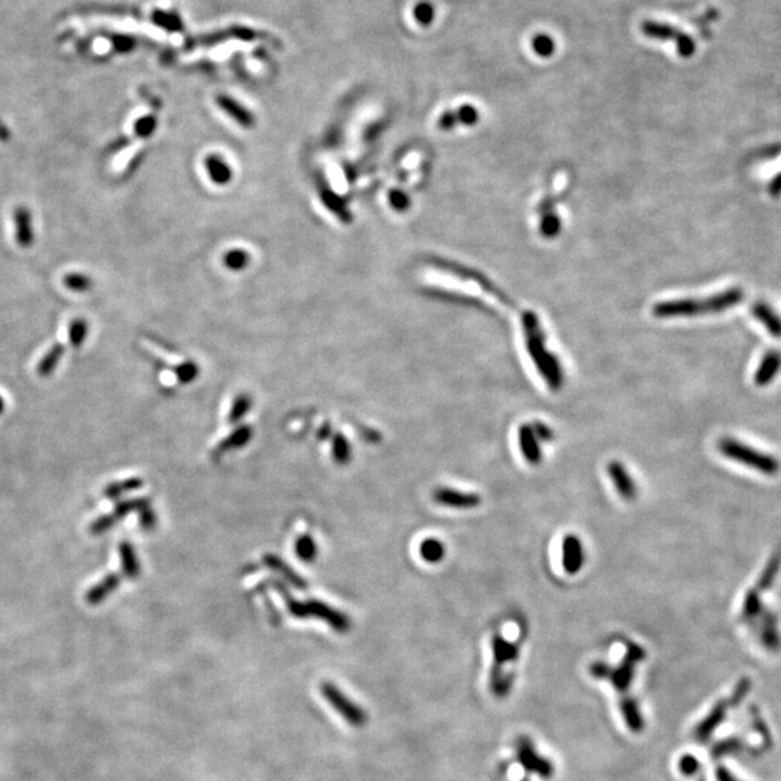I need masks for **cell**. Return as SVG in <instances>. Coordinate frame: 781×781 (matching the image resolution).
I'll return each instance as SVG.
<instances>
[{
    "mask_svg": "<svg viewBox=\"0 0 781 781\" xmlns=\"http://www.w3.org/2000/svg\"><path fill=\"white\" fill-rule=\"evenodd\" d=\"M645 658V651L641 645L628 643L627 644V652L623 658V661L618 664V667H610L606 662H593L589 668L590 675L595 679L608 680L612 683L621 696V712L625 719L627 727L630 730H638L643 727L644 717L641 715L640 706L634 697L628 695L630 686L634 682L637 665Z\"/></svg>",
    "mask_w": 781,
    "mask_h": 781,
    "instance_id": "obj_1",
    "label": "cell"
},
{
    "mask_svg": "<svg viewBox=\"0 0 781 781\" xmlns=\"http://www.w3.org/2000/svg\"><path fill=\"white\" fill-rule=\"evenodd\" d=\"M525 342L527 351L534 361V365L553 393H559L565 385L563 368L550 351L545 348L544 334L534 318L525 321Z\"/></svg>",
    "mask_w": 781,
    "mask_h": 781,
    "instance_id": "obj_2",
    "label": "cell"
},
{
    "mask_svg": "<svg viewBox=\"0 0 781 781\" xmlns=\"http://www.w3.org/2000/svg\"><path fill=\"white\" fill-rule=\"evenodd\" d=\"M744 300V291L741 288H730L723 293L707 297L706 300H676L657 304L654 314L658 317H689L709 313H720Z\"/></svg>",
    "mask_w": 781,
    "mask_h": 781,
    "instance_id": "obj_3",
    "label": "cell"
},
{
    "mask_svg": "<svg viewBox=\"0 0 781 781\" xmlns=\"http://www.w3.org/2000/svg\"><path fill=\"white\" fill-rule=\"evenodd\" d=\"M492 670H490V690L495 696L504 697L511 692L514 675L510 667L520 657V644L505 640L499 633L492 637Z\"/></svg>",
    "mask_w": 781,
    "mask_h": 781,
    "instance_id": "obj_4",
    "label": "cell"
},
{
    "mask_svg": "<svg viewBox=\"0 0 781 781\" xmlns=\"http://www.w3.org/2000/svg\"><path fill=\"white\" fill-rule=\"evenodd\" d=\"M719 452L730 460H734L740 465H744L752 470H757L767 476H774L780 472V462L777 458L762 453L751 445L732 438V437H723L717 443Z\"/></svg>",
    "mask_w": 781,
    "mask_h": 781,
    "instance_id": "obj_5",
    "label": "cell"
},
{
    "mask_svg": "<svg viewBox=\"0 0 781 781\" xmlns=\"http://www.w3.org/2000/svg\"><path fill=\"white\" fill-rule=\"evenodd\" d=\"M748 689H750V682H748L747 679L742 680V682H740V685L737 686V689H735V692H734V695H732L731 697L723 699V700H720L719 703H716V705L710 709L709 715L705 716V717L699 722V725H697V727H696L695 731H693V738H695L696 741H699V742L707 741V740L712 737L713 731H715V730L719 727V725L722 723V720H723L725 717H727V712L731 710L734 706H737V703L747 695Z\"/></svg>",
    "mask_w": 781,
    "mask_h": 781,
    "instance_id": "obj_6",
    "label": "cell"
},
{
    "mask_svg": "<svg viewBox=\"0 0 781 781\" xmlns=\"http://www.w3.org/2000/svg\"><path fill=\"white\" fill-rule=\"evenodd\" d=\"M320 692L326 702L336 710L349 725L355 728H362L368 722V715L365 709H362L359 705L352 702L345 693L341 692L339 687H336L331 683H321Z\"/></svg>",
    "mask_w": 781,
    "mask_h": 781,
    "instance_id": "obj_7",
    "label": "cell"
},
{
    "mask_svg": "<svg viewBox=\"0 0 781 781\" xmlns=\"http://www.w3.org/2000/svg\"><path fill=\"white\" fill-rule=\"evenodd\" d=\"M290 610L296 617L306 618V617H314L320 618L321 621H326L331 628L336 630L338 633H348L351 628L349 620L342 615L341 612L331 609L330 606L311 600L307 603H298V602H290Z\"/></svg>",
    "mask_w": 781,
    "mask_h": 781,
    "instance_id": "obj_8",
    "label": "cell"
},
{
    "mask_svg": "<svg viewBox=\"0 0 781 781\" xmlns=\"http://www.w3.org/2000/svg\"><path fill=\"white\" fill-rule=\"evenodd\" d=\"M433 499L441 507L453 510H473L482 504V498L476 492H463L453 488H437Z\"/></svg>",
    "mask_w": 781,
    "mask_h": 781,
    "instance_id": "obj_9",
    "label": "cell"
},
{
    "mask_svg": "<svg viewBox=\"0 0 781 781\" xmlns=\"http://www.w3.org/2000/svg\"><path fill=\"white\" fill-rule=\"evenodd\" d=\"M517 758L520 761V764L530 772H534L543 778H548L553 775L554 770H553V764L545 760L544 757L538 755L534 745L527 740V738H521L517 744Z\"/></svg>",
    "mask_w": 781,
    "mask_h": 781,
    "instance_id": "obj_10",
    "label": "cell"
},
{
    "mask_svg": "<svg viewBox=\"0 0 781 781\" xmlns=\"http://www.w3.org/2000/svg\"><path fill=\"white\" fill-rule=\"evenodd\" d=\"M562 565L568 575H578L585 565V550L582 540L575 534H568L562 543Z\"/></svg>",
    "mask_w": 781,
    "mask_h": 781,
    "instance_id": "obj_11",
    "label": "cell"
},
{
    "mask_svg": "<svg viewBox=\"0 0 781 781\" xmlns=\"http://www.w3.org/2000/svg\"><path fill=\"white\" fill-rule=\"evenodd\" d=\"M606 472H608V476L610 478L613 486H615L618 495L625 499V500H633L635 499L637 493H638V488L633 479V476L630 475V472L627 470V468L618 462V460H612L608 463L606 466Z\"/></svg>",
    "mask_w": 781,
    "mask_h": 781,
    "instance_id": "obj_12",
    "label": "cell"
},
{
    "mask_svg": "<svg viewBox=\"0 0 781 781\" xmlns=\"http://www.w3.org/2000/svg\"><path fill=\"white\" fill-rule=\"evenodd\" d=\"M757 621L761 645L768 651H778L781 648V633L777 617L771 612H762Z\"/></svg>",
    "mask_w": 781,
    "mask_h": 781,
    "instance_id": "obj_13",
    "label": "cell"
},
{
    "mask_svg": "<svg viewBox=\"0 0 781 781\" xmlns=\"http://www.w3.org/2000/svg\"><path fill=\"white\" fill-rule=\"evenodd\" d=\"M518 443L520 450L524 459L530 465H538L543 460V452L540 448V440L535 437L531 424H523L518 428Z\"/></svg>",
    "mask_w": 781,
    "mask_h": 781,
    "instance_id": "obj_14",
    "label": "cell"
},
{
    "mask_svg": "<svg viewBox=\"0 0 781 781\" xmlns=\"http://www.w3.org/2000/svg\"><path fill=\"white\" fill-rule=\"evenodd\" d=\"M780 371H781V352L770 351L762 358L755 372L754 381L758 386H765L777 378Z\"/></svg>",
    "mask_w": 781,
    "mask_h": 781,
    "instance_id": "obj_15",
    "label": "cell"
},
{
    "mask_svg": "<svg viewBox=\"0 0 781 781\" xmlns=\"http://www.w3.org/2000/svg\"><path fill=\"white\" fill-rule=\"evenodd\" d=\"M754 317L764 324L768 333L774 338H781V317L765 303H755L751 308Z\"/></svg>",
    "mask_w": 781,
    "mask_h": 781,
    "instance_id": "obj_16",
    "label": "cell"
},
{
    "mask_svg": "<svg viewBox=\"0 0 781 781\" xmlns=\"http://www.w3.org/2000/svg\"><path fill=\"white\" fill-rule=\"evenodd\" d=\"M641 31L645 36L652 38V39H660V41H667V39H675L676 41L677 36L682 34L675 26H670L667 24H658V22H654V21L643 22Z\"/></svg>",
    "mask_w": 781,
    "mask_h": 781,
    "instance_id": "obj_17",
    "label": "cell"
},
{
    "mask_svg": "<svg viewBox=\"0 0 781 781\" xmlns=\"http://www.w3.org/2000/svg\"><path fill=\"white\" fill-rule=\"evenodd\" d=\"M118 585H119V578L116 575H109L107 578H104L101 582H99L94 588H91L87 592L86 599L90 605H97L114 592L118 588Z\"/></svg>",
    "mask_w": 781,
    "mask_h": 781,
    "instance_id": "obj_18",
    "label": "cell"
},
{
    "mask_svg": "<svg viewBox=\"0 0 781 781\" xmlns=\"http://www.w3.org/2000/svg\"><path fill=\"white\" fill-rule=\"evenodd\" d=\"M15 223H16V241L21 246H28L32 243V226H31V213L21 207L15 211Z\"/></svg>",
    "mask_w": 781,
    "mask_h": 781,
    "instance_id": "obj_19",
    "label": "cell"
},
{
    "mask_svg": "<svg viewBox=\"0 0 781 781\" xmlns=\"http://www.w3.org/2000/svg\"><path fill=\"white\" fill-rule=\"evenodd\" d=\"M762 600H761V596L758 595V592L755 589H751L747 596H745V600H744V605H742V612H741V620L745 621V623H755L761 613L764 612L762 609Z\"/></svg>",
    "mask_w": 781,
    "mask_h": 781,
    "instance_id": "obj_20",
    "label": "cell"
},
{
    "mask_svg": "<svg viewBox=\"0 0 781 781\" xmlns=\"http://www.w3.org/2000/svg\"><path fill=\"white\" fill-rule=\"evenodd\" d=\"M420 555L421 559L427 563H431V565H435V563H440L444 555H445V547L444 544L437 540V538H425L421 544H420Z\"/></svg>",
    "mask_w": 781,
    "mask_h": 781,
    "instance_id": "obj_21",
    "label": "cell"
},
{
    "mask_svg": "<svg viewBox=\"0 0 781 781\" xmlns=\"http://www.w3.org/2000/svg\"><path fill=\"white\" fill-rule=\"evenodd\" d=\"M781 569V548L775 550V553L771 555V559L768 560L765 569L762 570L760 579H758V589L760 590H768L774 580L777 579L778 576V572Z\"/></svg>",
    "mask_w": 781,
    "mask_h": 781,
    "instance_id": "obj_22",
    "label": "cell"
},
{
    "mask_svg": "<svg viewBox=\"0 0 781 781\" xmlns=\"http://www.w3.org/2000/svg\"><path fill=\"white\" fill-rule=\"evenodd\" d=\"M206 166H207V173H208L210 178L217 184L228 183L231 176H232L229 166L225 162H223L221 159H218L216 155H211L207 159Z\"/></svg>",
    "mask_w": 781,
    "mask_h": 781,
    "instance_id": "obj_23",
    "label": "cell"
},
{
    "mask_svg": "<svg viewBox=\"0 0 781 781\" xmlns=\"http://www.w3.org/2000/svg\"><path fill=\"white\" fill-rule=\"evenodd\" d=\"M121 560H122V568H124V572L129 576V578H136L141 572V566L138 563V559H136V554L132 548L131 544L128 543H124L121 545Z\"/></svg>",
    "mask_w": 781,
    "mask_h": 781,
    "instance_id": "obj_24",
    "label": "cell"
},
{
    "mask_svg": "<svg viewBox=\"0 0 781 781\" xmlns=\"http://www.w3.org/2000/svg\"><path fill=\"white\" fill-rule=\"evenodd\" d=\"M63 353H64V348L61 345H55L39 362V366H38L39 375L48 376L51 372H54V369L57 368V365H59Z\"/></svg>",
    "mask_w": 781,
    "mask_h": 781,
    "instance_id": "obj_25",
    "label": "cell"
},
{
    "mask_svg": "<svg viewBox=\"0 0 781 781\" xmlns=\"http://www.w3.org/2000/svg\"><path fill=\"white\" fill-rule=\"evenodd\" d=\"M531 46L534 49V52L537 55H540V57H551L554 49H555V44L553 41L551 36L545 35V34H538L533 38V42H531Z\"/></svg>",
    "mask_w": 781,
    "mask_h": 781,
    "instance_id": "obj_26",
    "label": "cell"
},
{
    "mask_svg": "<svg viewBox=\"0 0 781 781\" xmlns=\"http://www.w3.org/2000/svg\"><path fill=\"white\" fill-rule=\"evenodd\" d=\"M296 550H297V555L300 557V559H303L304 562H311L316 557V553H317L314 540L308 535H303V537L298 538V541L296 544Z\"/></svg>",
    "mask_w": 781,
    "mask_h": 781,
    "instance_id": "obj_27",
    "label": "cell"
},
{
    "mask_svg": "<svg viewBox=\"0 0 781 781\" xmlns=\"http://www.w3.org/2000/svg\"><path fill=\"white\" fill-rule=\"evenodd\" d=\"M64 286L71 291L83 293V291H87L91 287V283L89 280V276H86L83 273H69L64 278Z\"/></svg>",
    "mask_w": 781,
    "mask_h": 781,
    "instance_id": "obj_28",
    "label": "cell"
},
{
    "mask_svg": "<svg viewBox=\"0 0 781 781\" xmlns=\"http://www.w3.org/2000/svg\"><path fill=\"white\" fill-rule=\"evenodd\" d=\"M87 324L84 320H76L70 326L69 339L74 348H80L84 343V339L87 336Z\"/></svg>",
    "mask_w": 781,
    "mask_h": 781,
    "instance_id": "obj_29",
    "label": "cell"
},
{
    "mask_svg": "<svg viewBox=\"0 0 781 781\" xmlns=\"http://www.w3.org/2000/svg\"><path fill=\"white\" fill-rule=\"evenodd\" d=\"M142 485L141 479H131V480H126L124 483H114L110 485L107 489H106V495L110 496V498H118L121 496L122 493H125L126 490H133V489H138L139 486Z\"/></svg>",
    "mask_w": 781,
    "mask_h": 781,
    "instance_id": "obj_30",
    "label": "cell"
},
{
    "mask_svg": "<svg viewBox=\"0 0 781 781\" xmlns=\"http://www.w3.org/2000/svg\"><path fill=\"white\" fill-rule=\"evenodd\" d=\"M251 437V430L249 428H241L239 431H236L235 434H232V437H229L225 443L221 444V450H229V449H235V448H239V445H243Z\"/></svg>",
    "mask_w": 781,
    "mask_h": 781,
    "instance_id": "obj_31",
    "label": "cell"
},
{
    "mask_svg": "<svg viewBox=\"0 0 781 781\" xmlns=\"http://www.w3.org/2000/svg\"><path fill=\"white\" fill-rule=\"evenodd\" d=\"M676 46H677V52L680 57L683 59H689L693 55L695 49H696V45L693 42V39L690 36H687L686 34H680L676 39Z\"/></svg>",
    "mask_w": 781,
    "mask_h": 781,
    "instance_id": "obj_32",
    "label": "cell"
},
{
    "mask_svg": "<svg viewBox=\"0 0 781 781\" xmlns=\"http://www.w3.org/2000/svg\"><path fill=\"white\" fill-rule=\"evenodd\" d=\"M414 16L415 19L421 24V25H430L434 19V8L431 4L428 2H421L417 5L415 11H414Z\"/></svg>",
    "mask_w": 781,
    "mask_h": 781,
    "instance_id": "obj_33",
    "label": "cell"
},
{
    "mask_svg": "<svg viewBox=\"0 0 781 781\" xmlns=\"http://www.w3.org/2000/svg\"><path fill=\"white\" fill-rule=\"evenodd\" d=\"M349 456H351V449H349L348 441L343 437H338L336 441H334V459L341 463H345L349 460Z\"/></svg>",
    "mask_w": 781,
    "mask_h": 781,
    "instance_id": "obj_34",
    "label": "cell"
},
{
    "mask_svg": "<svg viewBox=\"0 0 781 781\" xmlns=\"http://www.w3.org/2000/svg\"><path fill=\"white\" fill-rule=\"evenodd\" d=\"M225 262L232 269H241L248 263V255L245 251H231L226 255Z\"/></svg>",
    "mask_w": 781,
    "mask_h": 781,
    "instance_id": "obj_35",
    "label": "cell"
},
{
    "mask_svg": "<svg viewBox=\"0 0 781 781\" xmlns=\"http://www.w3.org/2000/svg\"><path fill=\"white\" fill-rule=\"evenodd\" d=\"M251 407V400L249 397H239L233 407H232V413H231V421H238L241 420L249 410Z\"/></svg>",
    "mask_w": 781,
    "mask_h": 781,
    "instance_id": "obj_36",
    "label": "cell"
},
{
    "mask_svg": "<svg viewBox=\"0 0 781 781\" xmlns=\"http://www.w3.org/2000/svg\"><path fill=\"white\" fill-rule=\"evenodd\" d=\"M531 427H533V431L535 434V437L540 440V441H551L554 438V433L551 430V427H548L545 423H541V421H534L531 423Z\"/></svg>",
    "mask_w": 781,
    "mask_h": 781,
    "instance_id": "obj_37",
    "label": "cell"
},
{
    "mask_svg": "<svg viewBox=\"0 0 781 781\" xmlns=\"http://www.w3.org/2000/svg\"><path fill=\"white\" fill-rule=\"evenodd\" d=\"M679 768L685 775H693L699 770V761L693 755H685L679 761Z\"/></svg>",
    "mask_w": 781,
    "mask_h": 781,
    "instance_id": "obj_38",
    "label": "cell"
},
{
    "mask_svg": "<svg viewBox=\"0 0 781 781\" xmlns=\"http://www.w3.org/2000/svg\"><path fill=\"white\" fill-rule=\"evenodd\" d=\"M118 520L115 518V515H106V517H101L99 518L93 525H91V533L94 534H101L104 531H107L109 528H111V525H114Z\"/></svg>",
    "mask_w": 781,
    "mask_h": 781,
    "instance_id": "obj_39",
    "label": "cell"
},
{
    "mask_svg": "<svg viewBox=\"0 0 781 781\" xmlns=\"http://www.w3.org/2000/svg\"><path fill=\"white\" fill-rule=\"evenodd\" d=\"M153 126H155V121L153 118H143L141 121H138L136 124V128H135V132L138 136H149L153 131Z\"/></svg>",
    "mask_w": 781,
    "mask_h": 781,
    "instance_id": "obj_40",
    "label": "cell"
},
{
    "mask_svg": "<svg viewBox=\"0 0 781 781\" xmlns=\"http://www.w3.org/2000/svg\"><path fill=\"white\" fill-rule=\"evenodd\" d=\"M178 372V378L183 381V382H190L191 379L196 378V373H197V368L193 365V363H184L183 366H180L177 369Z\"/></svg>",
    "mask_w": 781,
    "mask_h": 781,
    "instance_id": "obj_41",
    "label": "cell"
},
{
    "mask_svg": "<svg viewBox=\"0 0 781 781\" xmlns=\"http://www.w3.org/2000/svg\"><path fill=\"white\" fill-rule=\"evenodd\" d=\"M715 775H716V781H742L725 767H717Z\"/></svg>",
    "mask_w": 781,
    "mask_h": 781,
    "instance_id": "obj_42",
    "label": "cell"
},
{
    "mask_svg": "<svg viewBox=\"0 0 781 781\" xmlns=\"http://www.w3.org/2000/svg\"><path fill=\"white\" fill-rule=\"evenodd\" d=\"M390 204H393L395 208H404L407 207L408 204V200H407V196L398 193V191H394L393 194H390Z\"/></svg>",
    "mask_w": 781,
    "mask_h": 781,
    "instance_id": "obj_43",
    "label": "cell"
},
{
    "mask_svg": "<svg viewBox=\"0 0 781 781\" xmlns=\"http://www.w3.org/2000/svg\"><path fill=\"white\" fill-rule=\"evenodd\" d=\"M141 523L145 528H152L153 524H155V515L152 511H142V515H141Z\"/></svg>",
    "mask_w": 781,
    "mask_h": 781,
    "instance_id": "obj_44",
    "label": "cell"
},
{
    "mask_svg": "<svg viewBox=\"0 0 781 781\" xmlns=\"http://www.w3.org/2000/svg\"><path fill=\"white\" fill-rule=\"evenodd\" d=\"M770 193H771L772 196H778V194L781 193V174L777 176V177L771 181V184H770Z\"/></svg>",
    "mask_w": 781,
    "mask_h": 781,
    "instance_id": "obj_45",
    "label": "cell"
},
{
    "mask_svg": "<svg viewBox=\"0 0 781 781\" xmlns=\"http://www.w3.org/2000/svg\"><path fill=\"white\" fill-rule=\"evenodd\" d=\"M4 408H5V403H4V398L0 397V414L4 413Z\"/></svg>",
    "mask_w": 781,
    "mask_h": 781,
    "instance_id": "obj_46",
    "label": "cell"
}]
</instances>
